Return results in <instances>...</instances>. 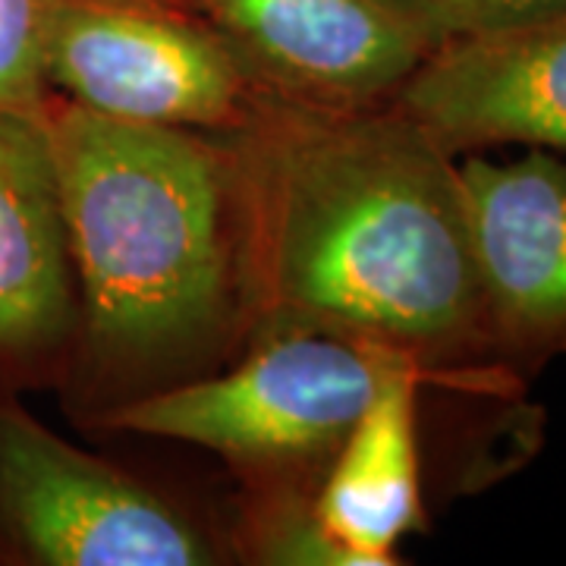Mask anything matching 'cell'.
I'll return each instance as SVG.
<instances>
[{
    "label": "cell",
    "mask_w": 566,
    "mask_h": 566,
    "mask_svg": "<svg viewBox=\"0 0 566 566\" xmlns=\"http://www.w3.org/2000/svg\"><path fill=\"white\" fill-rule=\"evenodd\" d=\"M221 142L240 353L315 331L387 346L438 394L520 400L491 337L460 158L394 104L259 92Z\"/></svg>",
    "instance_id": "1"
},
{
    "label": "cell",
    "mask_w": 566,
    "mask_h": 566,
    "mask_svg": "<svg viewBox=\"0 0 566 566\" xmlns=\"http://www.w3.org/2000/svg\"><path fill=\"white\" fill-rule=\"evenodd\" d=\"M80 327L61 397L98 431L117 409L240 353L233 233L214 133L142 126L48 95Z\"/></svg>",
    "instance_id": "2"
},
{
    "label": "cell",
    "mask_w": 566,
    "mask_h": 566,
    "mask_svg": "<svg viewBox=\"0 0 566 566\" xmlns=\"http://www.w3.org/2000/svg\"><path fill=\"white\" fill-rule=\"evenodd\" d=\"M409 375L428 381L419 365L387 346L290 331L245 346L205 378L123 406L98 431L202 447L233 472L237 485L318 494L359 419Z\"/></svg>",
    "instance_id": "3"
},
{
    "label": "cell",
    "mask_w": 566,
    "mask_h": 566,
    "mask_svg": "<svg viewBox=\"0 0 566 566\" xmlns=\"http://www.w3.org/2000/svg\"><path fill=\"white\" fill-rule=\"evenodd\" d=\"M0 387V566H227L223 513L88 453Z\"/></svg>",
    "instance_id": "4"
},
{
    "label": "cell",
    "mask_w": 566,
    "mask_h": 566,
    "mask_svg": "<svg viewBox=\"0 0 566 566\" xmlns=\"http://www.w3.org/2000/svg\"><path fill=\"white\" fill-rule=\"evenodd\" d=\"M41 73L85 111L192 133L233 129L259 95L211 22L155 3L51 0Z\"/></svg>",
    "instance_id": "5"
},
{
    "label": "cell",
    "mask_w": 566,
    "mask_h": 566,
    "mask_svg": "<svg viewBox=\"0 0 566 566\" xmlns=\"http://www.w3.org/2000/svg\"><path fill=\"white\" fill-rule=\"evenodd\" d=\"M488 327L504 368L528 385L566 356V161L526 148L513 161L460 158Z\"/></svg>",
    "instance_id": "6"
},
{
    "label": "cell",
    "mask_w": 566,
    "mask_h": 566,
    "mask_svg": "<svg viewBox=\"0 0 566 566\" xmlns=\"http://www.w3.org/2000/svg\"><path fill=\"white\" fill-rule=\"evenodd\" d=\"M44 104L0 107V387L17 394L61 390L80 327Z\"/></svg>",
    "instance_id": "7"
},
{
    "label": "cell",
    "mask_w": 566,
    "mask_h": 566,
    "mask_svg": "<svg viewBox=\"0 0 566 566\" xmlns=\"http://www.w3.org/2000/svg\"><path fill=\"white\" fill-rule=\"evenodd\" d=\"M390 104L453 158L566 155V7L434 44Z\"/></svg>",
    "instance_id": "8"
},
{
    "label": "cell",
    "mask_w": 566,
    "mask_h": 566,
    "mask_svg": "<svg viewBox=\"0 0 566 566\" xmlns=\"http://www.w3.org/2000/svg\"><path fill=\"white\" fill-rule=\"evenodd\" d=\"M259 92L327 107L387 104L431 41L385 0H189Z\"/></svg>",
    "instance_id": "9"
},
{
    "label": "cell",
    "mask_w": 566,
    "mask_h": 566,
    "mask_svg": "<svg viewBox=\"0 0 566 566\" xmlns=\"http://www.w3.org/2000/svg\"><path fill=\"white\" fill-rule=\"evenodd\" d=\"M409 375L387 387L340 447L315 494L324 528L359 566L400 564L406 535L428 528L422 475V394Z\"/></svg>",
    "instance_id": "10"
},
{
    "label": "cell",
    "mask_w": 566,
    "mask_h": 566,
    "mask_svg": "<svg viewBox=\"0 0 566 566\" xmlns=\"http://www.w3.org/2000/svg\"><path fill=\"white\" fill-rule=\"evenodd\" d=\"M223 532L237 566H359L324 528L305 488L237 485Z\"/></svg>",
    "instance_id": "11"
},
{
    "label": "cell",
    "mask_w": 566,
    "mask_h": 566,
    "mask_svg": "<svg viewBox=\"0 0 566 566\" xmlns=\"http://www.w3.org/2000/svg\"><path fill=\"white\" fill-rule=\"evenodd\" d=\"M48 3L0 0V107H39L51 95L41 73Z\"/></svg>",
    "instance_id": "12"
},
{
    "label": "cell",
    "mask_w": 566,
    "mask_h": 566,
    "mask_svg": "<svg viewBox=\"0 0 566 566\" xmlns=\"http://www.w3.org/2000/svg\"><path fill=\"white\" fill-rule=\"evenodd\" d=\"M385 3H390L406 22H412L431 41V48L447 39L485 32L566 7V0H385Z\"/></svg>",
    "instance_id": "13"
},
{
    "label": "cell",
    "mask_w": 566,
    "mask_h": 566,
    "mask_svg": "<svg viewBox=\"0 0 566 566\" xmlns=\"http://www.w3.org/2000/svg\"><path fill=\"white\" fill-rule=\"evenodd\" d=\"M120 3H155V7H186V10H192L189 0H120Z\"/></svg>",
    "instance_id": "14"
}]
</instances>
